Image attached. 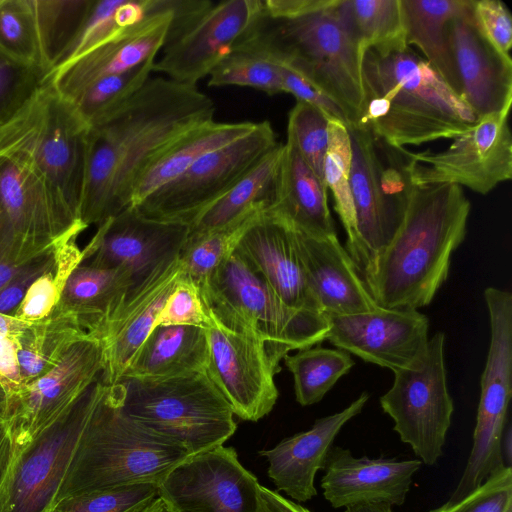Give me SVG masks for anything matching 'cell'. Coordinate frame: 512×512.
<instances>
[{
  "instance_id": "1",
  "label": "cell",
  "mask_w": 512,
  "mask_h": 512,
  "mask_svg": "<svg viewBox=\"0 0 512 512\" xmlns=\"http://www.w3.org/2000/svg\"><path fill=\"white\" fill-rule=\"evenodd\" d=\"M215 104L197 86L150 77L111 114L90 126L80 218L87 227L129 207L135 184L172 141L214 120Z\"/></svg>"
},
{
  "instance_id": "2",
  "label": "cell",
  "mask_w": 512,
  "mask_h": 512,
  "mask_svg": "<svg viewBox=\"0 0 512 512\" xmlns=\"http://www.w3.org/2000/svg\"><path fill=\"white\" fill-rule=\"evenodd\" d=\"M336 2L261 0L257 15L237 44L288 68L335 102L348 117L349 126L359 125L364 104L363 53L342 26Z\"/></svg>"
},
{
  "instance_id": "3",
  "label": "cell",
  "mask_w": 512,
  "mask_h": 512,
  "mask_svg": "<svg viewBox=\"0 0 512 512\" xmlns=\"http://www.w3.org/2000/svg\"><path fill=\"white\" fill-rule=\"evenodd\" d=\"M470 210L458 185H410L402 222L364 281L378 306L418 310L432 302L465 238Z\"/></svg>"
},
{
  "instance_id": "4",
  "label": "cell",
  "mask_w": 512,
  "mask_h": 512,
  "mask_svg": "<svg viewBox=\"0 0 512 512\" xmlns=\"http://www.w3.org/2000/svg\"><path fill=\"white\" fill-rule=\"evenodd\" d=\"M364 95L359 125L396 150L454 139L480 118L412 47L368 49L362 58Z\"/></svg>"
},
{
  "instance_id": "5",
  "label": "cell",
  "mask_w": 512,
  "mask_h": 512,
  "mask_svg": "<svg viewBox=\"0 0 512 512\" xmlns=\"http://www.w3.org/2000/svg\"><path fill=\"white\" fill-rule=\"evenodd\" d=\"M100 381L57 505L64 499L107 488L159 485L174 467L192 457L185 448L133 420L124 411L116 386Z\"/></svg>"
},
{
  "instance_id": "6",
  "label": "cell",
  "mask_w": 512,
  "mask_h": 512,
  "mask_svg": "<svg viewBox=\"0 0 512 512\" xmlns=\"http://www.w3.org/2000/svg\"><path fill=\"white\" fill-rule=\"evenodd\" d=\"M113 385L133 420L192 456L223 445L237 429L231 406L206 369L160 378L123 376Z\"/></svg>"
},
{
  "instance_id": "7",
  "label": "cell",
  "mask_w": 512,
  "mask_h": 512,
  "mask_svg": "<svg viewBox=\"0 0 512 512\" xmlns=\"http://www.w3.org/2000/svg\"><path fill=\"white\" fill-rule=\"evenodd\" d=\"M206 311L221 324L261 341L273 361L326 340L327 317L285 304L235 249L199 288Z\"/></svg>"
},
{
  "instance_id": "8",
  "label": "cell",
  "mask_w": 512,
  "mask_h": 512,
  "mask_svg": "<svg viewBox=\"0 0 512 512\" xmlns=\"http://www.w3.org/2000/svg\"><path fill=\"white\" fill-rule=\"evenodd\" d=\"M89 128L73 102L48 81L25 109L0 129V147L23 154L55 201L80 221Z\"/></svg>"
},
{
  "instance_id": "9",
  "label": "cell",
  "mask_w": 512,
  "mask_h": 512,
  "mask_svg": "<svg viewBox=\"0 0 512 512\" xmlns=\"http://www.w3.org/2000/svg\"><path fill=\"white\" fill-rule=\"evenodd\" d=\"M347 130L357 227V242L350 257L365 281L402 222L411 184L404 161L396 163L368 127L352 125Z\"/></svg>"
},
{
  "instance_id": "10",
  "label": "cell",
  "mask_w": 512,
  "mask_h": 512,
  "mask_svg": "<svg viewBox=\"0 0 512 512\" xmlns=\"http://www.w3.org/2000/svg\"><path fill=\"white\" fill-rule=\"evenodd\" d=\"M100 384L99 377L66 412L14 454L0 488V512H54Z\"/></svg>"
},
{
  "instance_id": "11",
  "label": "cell",
  "mask_w": 512,
  "mask_h": 512,
  "mask_svg": "<svg viewBox=\"0 0 512 512\" xmlns=\"http://www.w3.org/2000/svg\"><path fill=\"white\" fill-rule=\"evenodd\" d=\"M445 334L436 332L425 353L410 367L394 372L391 388L380 397L394 431L422 463L432 466L443 454L454 411L447 387Z\"/></svg>"
},
{
  "instance_id": "12",
  "label": "cell",
  "mask_w": 512,
  "mask_h": 512,
  "mask_svg": "<svg viewBox=\"0 0 512 512\" xmlns=\"http://www.w3.org/2000/svg\"><path fill=\"white\" fill-rule=\"evenodd\" d=\"M278 143L270 122H258L248 134L206 153L134 207L148 218L189 226Z\"/></svg>"
},
{
  "instance_id": "13",
  "label": "cell",
  "mask_w": 512,
  "mask_h": 512,
  "mask_svg": "<svg viewBox=\"0 0 512 512\" xmlns=\"http://www.w3.org/2000/svg\"><path fill=\"white\" fill-rule=\"evenodd\" d=\"M260 5L261 0H200L175 17L153 72L197 86L247 32Z\"/></svg>"
},
{
  "instance_id": "14",
  "label": "cell",
  "mask_w": 512,
  "mask_h": 512,
  "mask_svg": "<svg viewBox=\"0 0 512 512\" xmlns=\"http://www.w3.org/2000/svg\"><path fill=\"white\" fill-rule=\"evenodd\" d=\"M188 234L186 224L151 219L129 206L98 225L79 264L126 271L128 302L179 258Z\"/></svg>"
},
{
  "instance_id": "15",
  "label": "cell",
  "mask_w": 512,
  "mask_h": 512,
  "mask_svg": "<svg viewBox=\"0 0 512 512\" xmlns=\"http://www.w3.org/2000/svg\"><path fill=\"white\" fill-rule=\"evenodd\" d=\"M405 155L404 171L413 186L452 184L487 194L512 178V137L508 115L480 118L469 131L439 152Z\"/></svg>"
},
{
  "instance_id": "16",
  "label": "cell",
  "mask_w": 512,
  "mask_h": 512,
  "mask_svg": "<svg viewBox=\"0 0 512 512\" xmlns=\"http://www.w3.org/2000/svg\"><path fill=\"white\" fill-rule=\"evenodd\" d=\"M102 369V344L87 334L50 371L10 398L4 421L14 454L66 412L100 377Z\"/></svg>"
},
{
  "instance_id": "17",
  "label": "cell",
  "mask_w": 512,
  "mask_h": 512,
  "mask_svg": "<svg viewBox=\"0 0 512 512\" xmlns=\"http://www.w3.org/2000/svg\"><path fill=\"white\" fill-rule=\"evenodd\" d=\"M87 228L53 198L20 152L0 147V233L36 251H47Z\"/></svg>"
},
{
  "instance_id": "18",
  "label": "cell",
  "mask_w": 512,
  "mask_h": 512,
  "mask_svg": "<svg viewBox=\"0 0 512 512\" xmlns=\"http://www.w3.org/2000/svg\"><path fill=\"white\" fill-rule=\"evenodd\" d=\"M208 313V312H207ZM207 372L242 420L267 415L278 398L274 377L281 370L259 338L227 328L208 313Z\"/></svg>"
},
{
  "instance_id": "19",
  "label": "cell",
  "mask_w": 512,
  "mask_h": 512,
  "mask_svg": "<svg viewBox=\"0 0 512 512\" xmlns=\"http://www.w3.org/2000/svg\"><path fill=\"white\" fill-rule=\"evenodd\" d=\"M260 484L223 445L174 467L158 485L174 512H262Z\"/></svg>"
},
{
  "instance_id": "20",
  "label": "cell",
  "mask_w": 512,
  "mask_h": 512,
  "mask_svg": "<svg viewBox=\"0 0 512 512\" xmlns=\"http://www.w3.org/2000/svg\"><path fill=\"white\" fill-rule=\"evenodd\" d=\"M326 317V340L393 372L412 366L427 349L429 319L416 309L378 306L370 312Z\"/></svg>"
},
{
  "instance_id": "21",
  "label": "cell",
  "mask_w": 512,
  "mask_h": 512,
  "mask_svg": "<svg viewBox=\"0 0 512 512\" xmlns=\"http://www.w3.org/2000/svg\"><path fill=\"white\" fill-rule=\"evenodd\" d=\"M473 2L448 25V44L459 97L479 117L508 115L512 103V59L500 54L482 35Z\"/></svg>"
},
{
  "instance_id": "22",
  "label": "cell",
  "mask_w": 512,
  "mask_h": 512,
  "mask_svg": "<svg viewBox=\"0 0 512 512\" xmlns=\"http://www.w3.org/2000/svg\"><path fill=\"white\" fill-rule=\"evenodd\" d=\"M189 0H179L171 10L155 15L122 35L91 49L54 71L48 81L73 102L88 86L104 77L133 69L154 59L165 44L175 17Z\"/></svg>"
},
{
  "instance_id": "23",
  "label": "cell",
  "mask_w": 512,
  "mask_h": 512,
  "mask_svg": "<svg viewBox=\"0 0 512 512\" xmlns=\"http://www.w3.org/2000/svg\"><path fill=\"white\" fill-rule=\"evenodd\" d=\"M235 249L285 304L321 313L307 283L296 232L282 218L271 211L258 214Z\"/></svg>"
},
{
  "instance_id": "24",
  "label": "cell",
  "mask_w": 512,
  "mask_h": 512,
  "mask_svg": "<svg viewBox=\"0 0 512 512\" xmlns=\"http://www.w3.org/2000/svg\"><path fill=\"white\" fill-rule=\"evenodd\" d=\"M419 459L354 457L349 449L332 446L324 465L321 487L333 508L365 503L404 504Z\"/></svg>"
},
{
  "instance_id": "25",
  "label": "cell",
  "mask_w": 512,
  "mask_h": 512,
  "mask_svg": "<svg viewBox=\"0 0 512 512\" xmlns=\"http://www.w3.org/2000/svg\"><path fill=\"white\" fill-rule=\"evenodd\" d=\"M368 399L369 394L363 392L342 411L319 418L309 430L259 452L269 463L268 476L278 491L300 503L317 495L315 475L324 468L334 439L342 427L362 411Z\"/></svg>"
},
{
  "instance_id": "26",
  "label": "cell",
  "mask_w": 512,
  "mask_h": 512,
  "mask_svg": "<svg viewBox=\"0 0 512 512\" xmlns=\"http://www.w3.org/2000/svg\"><path fill=\"white\" fill-rule=\"evenodd\" d=\"M295 232L309 289L323 315H352L378 307L337 235L320 238Z\"/></svg>"
},
{
  "instance_id": "27",
  "label": "cell",
  "mask_w": 512,
  "mask_h": 512,
  "mask_svg": "<svg viewBox=\"0 0 512 512\" xmlns=\"http://www.w3.org/2000/svg\"><path fill=\"white\" fill-rule=\"evenodd\" d=\"M184 269L178 258L160 276L125 303L99 340L103 350L100 379L113 385L125 374L138 350L155 327L164 302Z\"/></svg>"
},
{
  "instance_id": "28",
  "label": "cell",
  "mask_w": 512,
  "mask_h": 512,
  "mask_svg": "<svg viewBox=\"0 0 512 512\" xmlns=\"http://www.w3.org/2000/svg\"><path fill=\"white\" fill-rule=\"evenodd\" d=\"M284 144L278 143L189 225V233L227 227L271 210L281 182Z\"/></svg>"
},
{
  "instance_id": "29",
  "label": "cell",
  "mask_w": 512,
  "mask_h": 512,
  "mask_svg": "<svg viewBox=\"0 0 512 512\" xmlns=\"http://www.w3.org/2000/svg\"><path fill=\"white\" fill-rule=\"evenodd\" d=\"M326 192L325 183L304 161L295 145L286 140L278 200L269 211L305 235L336 236Z\"/></svg>"
},
{
  "instance_id": "30",
  "label": "cell",
  "mask_w": 512,
  "mask_h": 512,
  "mask_svg": "<svg viewBox=\"0 0 512 512\" xmlns=\"http://www.w3.org/2000/svg\"><path fill=\"white\" fill-rule=\"evenodd\" d=\"M131 287V277L124 270L79 264L69 275L56 307L74 316L98 339L125 305Z\"/></svg>"
},
{
  "instance_id": "31",
  "label": "cell",
  "mask_w": 512,
  "mask_h": 512,
  "mask_svg": "<svg viewBox=\"0 0 512 512\" xmlns=\"http://www.w3.org/2000/svg\"><path fill=\"white\" fill-rule=\"evenodd\" d=\"M254 122H216L199 124L166 146L139 176L130 206L137 205L158 188L171 182L206 153L248 134Z\"/></svg>"
},
{
  "instance_id": "32",
  "label": "cell",
  "mask_w": 512,
  "mask_h": 512,
  "mask_svg": "<svg viewBox=\"0 0 512 512\" xmlns=\"http://www.w3.org/2000/svg\"><path fill=\"white\" fill-rule=\"evenodd\" d=\"M207 363L205 327L155 326L123 376L168 377L204 370Z\"/></svg>"
},
{
  "instance_id": "33",
  "label": "cell",
  "mask_w": 512,
  "mask_h": 512,
  "mask_svg": "<svg viewBox=\"0 0 512 512\" xmlns=\"http://www.w3.org/2000/svg\"><path fill=\"white\" fill-rule=\"evenodd\" d=\"M472 0H401L406 44L415 46L459 97V87L448 44L450 21Z\"/></svg>"
},
{
  "instance_id": "34",
  "label": "cell",
  "mask_w": 512,
  "mask_h": 512,
  "mask_svg": "<svg viewBox=\"0 0 512 512\" xmlns=\"http://www.w3.org/2000/svg\"><path fill=\"white\" fill-rule=\"evenodd\" d=\"M87 334L74 316L56 306L47 317L29 323L16 338L23 386L50 371Z\"/></svg>"
},
{
  "instance_id": "35",
  "label": "cell",
  "mask_w": 512,
  "mask_h": 512,
  "mask_svg": "<svg viewBox=\"0 0 512 512\" xmlns=\"http://www.w3.org/2000/svg\"><path fill=\"white\" fill-rule=\"evenodd\" d=\"M336 13L364 53L406 46L401 0H337Z\"/></svg>"
},
{
  "instance_id": "36",
  "label": "cell",
  "mask_w": 512,
  "mask_h": 512,
  "mask_svg": "<svg viewBox=\"0 0 512 512\" xmlns=\"http://www.w3.org/2000/svg\"><path fill=\"white\" fill-rule=\"evenodd\" d=\"M41 67L49 77L77 40L94 0H30Z\"/></svg>"
},
{
  "instance_id": "37",
  "label": "cell",
  "mask_w": 512,
  "mask_h": 512,
  "mask_svg": "<svg viewBox=\"0 0 512 512\" xmlns=\"http://www.w3.org/2000/svg\"><path fill=\"white\" fill-rule=\"evenodd\" d=\"M283 360L293 375L295 397L302 406L321 401L339 378L354 366L349 352L320 346L287 354Z\"/></svg>"
},
{
  "instance_id": "38",
  "label": "cell",
  "mask_w": 512,
  "mask_h": 512,
  "mask_svg": "<svg viewBox=\"0 0 512 512\" xmlns=\"http://www.w3.org/2000/svg\"><path fill=\"white\" fill-rule=\"evenodd\" d=\"M351 146L347 127L329 120V142L325 155L323 177L332 192L335 210L347 234L346 251L351 256L357 242L356 217L350 186Z\"/></svg>"
},
{
  "instance_id": "39",
  "label": "cell",
  "mask_w": 512,
  "mask_h": 512,
  "mask_svg": "<svg viewBox=\"0 0 512 512\" xmlns=\"http://www.w3.org/2000/svg\"><path fill=\"white\" fill-rule=\"evenodd\" d=\"M208 85L249 87L275 95L283 92L282 67L265 54L237 44L210 72Z\"/></svg>"
},
{
  "instance_id": "40",
  "label": "cell",
  "mask_w": 512,
  "mask_h": 512,
  "mask_svg": "<svg viewBox=\"0 0 512 512\" xmlns=\"http://www.w3.org/2000/svg\"><path fill=\"white\" fill-rule=\"evenodd\" d=\"M257 215L227 227L188 234L179 259L185 274L198 288L235 250L246 228Z\"/></svg>"
},
{
  "instance_id": "41",
  "label": "cell",
  "mask_w": 512,
  "mask_h": 512,
  "mask_svg": "<svg viewBox=\"0 0 512 512\" xmlns=\"http://www.w3.org/2000/svg\"><path fill=\"white\" fill-rule=\"evenodd\" d=\"M81 258L82 250L76 239L58 245L53 264L33 282L13 317L28 323L47 317L59 302L66 281Z\"/></svg>"
},
{
  "instance_id": "42",
  "label": "cell",
  "mask_w": 512,
  "mask_h": 512,
  "mask_svg": "<svg viewBox=\"0 0 512 512\" xmlns=\"http://www.w3.org/2000/svg\"><path fill=\"white\" fill-rule=\"evenodd\" d=\"M156 58L88 86L74 101L89 126L99 122L138 92L150 78Z\"/></svg>"
},
{
  "instance_id": "43",
  "label": "cell",
  "mask_w": 512,
  "mask_h": 512,
  "mask_svg": "<svg viewBox=\"0 0 512 512\" xmlns=\"http://www.w3.org/2000/svg\"><path fill=\"white\" fill-rule=\"evenodd\" d=\"M0 52L17 62L41 67L30 0H0Z\"/></svg>"
},
{
  "instance_id": "44",
  "label": "cell",
  "mask_w": 512,
  "mask_h": 512,
  "mask_svg": "<svg viewBox=\"0 0 512 512\" xmlns=\"http://www.w3.org/2000/svg\"><path fill=\"white\" fill-rule=\"evenodd\" d=\"M287 140L295 145L304 161L324 182L323 167L329 142V118L318 108L296 101L288 115Z\"/></svg>"
},
{
  "instance_id": "45",
  "label": "cell",
  "mask_w": 512,
  "mask_h": 512,
  "mask_svg": "<svg viewBox=\"0 0 512 512\" xmlns=\"http://www.w3.org/2000/svg\"><path fill=\"white\" fill-rule=\"evenodd\" d=\"M47 82L41 67L17 62L0 52V129L18 116Z\"/></svg>"
},
{
  "instance_id": "46",
  "label": "cell",
  "mask_w": 512,
  "mask_h": 512,
  "mask_svg": "<svg viewBox=\"0 0 512 512\" xmlns=\"http://www.w3.org/2000/svg\"><path fill=\"white\" fill-rule=\"evenodd\" d=\"M159 495L158 485L137 483L107 488L62 500L61 512H133Z\"/></svg>"
},
{
  "instance_id": "47",
  "label": "cell",
  "mask_w": 512,
  "mask_h": 512,
  "mask_svg": "<svg viewBox=\"0 0 512 512\" xmlns=\"http://www.w3.org/2000/svg\"><path fill=\"white\" fill-rule=\"evenodd\" d=\"M430 512H512V468H501L465 498Z\"/></svg>"
},
{
  "instance_id": "48",
  "label": "cell",
  "mask_w": 512,
  "mask_h": 512,
  "mask_svg": "<svg viewBox=\"0 0 512 512\" xmlns=\"http://www.w3.org/2000/svg\"><path fill=\"white\" fill-rule=\"evenodd\" d=\"M209 322L199 288L183 271L167 296L155 326L207 327Z\"/></svg>"
},
{
  "instance_id": "49",
  "label": "cell",
  "mask_w": 512,
  "mask_h": 512,
  "mask_svg": "<svg viewBox=\"0 0 512 512\" xmlns=\"http://www.w3.org/2000/svg\"><path fill=\"white\" fill-rule=\"evenodd\" d=\"M473 17L486 40L503 56L511 57L512 16L500 0H474Z\"/></svg>"
},
{
  "instance_id": "50",
  "label": "cell",
  "mask_w": 512,
  "mask_h": 512,
  "mask_svg": "<svg viewBox=\"0 0 512 512\" xmlns=\"http://www.w3.org/2000/svg\"><path fill=\"white\" fill-rule=\"evenodd\" d=\"M56 248L36 258L0 290L1 314L13 317L33 282L53 264Z\"/></svg>"
},
{
  "instance_id": "51",
  "label": "cell",
  "mask_w": 512,
  "mask_h": 512,
  "mask_svg": "<svg viewBox=\"0 0 512 512\" xmlns=\"http://www.w3.org/2000/svg\"><path fill=\"white\" fill-rule=\"evenodd\" d=\"M283 92L292 94L296 101L308 103L321 110L329 120H336L349 126V119L344 111L331 99L318 91L300 76L282 66Z\"/></svg>"
},
{
  "instance_id": "52",
  "label": "cell",
  "mask_w": 512,
  "mask_h": 512,
  "mask_svg": "<svg viewBox=\"0 0 512 512\" xmlns=\"http://www.w3.org/2000/svg\"><path fill=\"white\" fill-rule=\"evenodd\" d=\"M47 251L33 250L13 238L0 234V290Z\"/></svg>"
},
{
  "instance_id": "53",
  "label": "cell",
  "mask_w": 512,
  "mask_h": 512,
  "mask_svg": "<svg viewBox=\"0 0 512 512\" xmlns=\"http://www.w3.org/2000/svg\"><path fill=\"white\" fill-rule=\"evenodd\" d=\"M0 384L6 393L7 401L23 387L16 338L0 336Z\"/></svg>"
},
{
  "instance_id": "54",
  "label": "cell",
  "mask_w": 512,
  "mask_h": 512,
  "mask_svg": "<svg viewBox=\"0 0 512 512\" xmlns=\"http://www.w3.org/2000/svg\"><path fill=\"white\" fill-rule=\"evenodd\" d=\"M262 512H311L278 492L260 485Z\"/></svg>"
},
{
  "instance_id": "55",
  "label": "cell",
  "mask_w": 512,
  "mask_h": 512,
  "mask_svg": "<svg viewBox=\"0 0 512 512\" xmlns=\"http://www.w3.org/2000/svg\"><path fill=\"white\" fill-rule=\"evenodd\" d=\"M14 448L9 429L4 420H0V488L4 484L12 460Z\"/></svg>"
},
{
  "instance_id": "56",
  "label": "cell",
  "mask_w": 512,
  "mask_h": 512,
  "mask_svg": "<svg viewBox=\"0 0 512 512\" xmlns=\"http://www.w3.org/2000/svg\"><path fill=\"white\" fill-rule=\"evenodd\" d=\"M28 325V322L0 313V336L17 338Z\"/></svg>"
},
{
  "instance_id": "57",
  "label": "cell",
  "mask_w": 512,
  "mask_h": 512,
  "mask_svg": "<svg viewBox=\"0 0 512 512\" xmlns=\"http://www.w3.org/2000/svg\"><path fill=\"white\" fill-rule=\"evenodd\" d=\"M344 512H393L392 506L386 503H365L345 508Z\"/></svg>"
},
{
  "instance_id": "58",
  "label": "cell",
  "mask_w": 512,
  "mask_h": 512,
  "mask_svg": "<svg viewBox=\"0 0 512 512\" xmlns=\"http://www.w3.org/2000/svg\"><path fill=\"white\" fill-rule=\"evenodd\" d=\"M136 512H174L168 502L160 495L149 501Z\"/></svg>"
},
{
  "instance_id": "59",
  "label": "cell",
  "mask_w": 512,
  "mask_h": 512,
  "mask_svg": "<svg viewBox=\"0 0 512 512\" xmlns=\"http://www.w3.org/2000/svg\"><path fill=\"white\" fill-rule=\"evenodd\" d=\"M7 408V396L0 384V420H4Z\"/></svg>"
},
{
  "instance_id": "60",
  "label": "cell",
  "mask_w": 512,
  "mask_h": 512,
  "mask_svg": "<svg viewBox=\"0 0 512 512\" xmlns=\"http://www.w3.org/2000/svg\"><path fill=\"white\" fill-rule=\"evenodd\" d=\"M54 512H61V511H58V510H54Z\"/></svg>"
},
{
  "instance_id": "61",
  "label": "cell",
  "mask_w": 512,
  "mask_h": 512,
  "mask_svg": "<svg viewBox=\"0 0 512 512\" xmlns=\"http://www.w3.org/2000/svg\"><path fill=\"white\" fill-rule=\"evenodd\" d=\"M137 511V510H136ZM136 511H133V512H136Z\"/></svg>"
}]
</instances>
